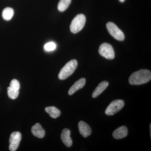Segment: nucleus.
<instances>
[{"mask_svg":"<svg viewBox=\"0 0 151 151\" xmlns=\"http://www.w3.org/2000/svg\"><path fill=\"white\" fill-rule=\"evenodd\" d=\"M109 83L108 81H103L98 84L96 89L93 92L92 94V97L93 98H96L100 95L108 87Z\"/></svg>","mask_w":151,"mask_h":151,"instance_id":"13","label":"nucleus"},{"mask_svg":"<svg viewBox=\"0 0 151 151\" xmlns=\"http://www.w3.org/2000/svg\"><path fill=\"white\" fill-rule=\"evenodd\" d=\"M32 132L34 136L38 138H42L45 135V132L40 124L37 123L32 128Z\"/></svg>","mask_w":151,"mask_h":151,"instance_id":"12","label":"nucleus"},{"mask_svg":"<svg viewBox=\"0 0 151 151\" xmlns=\"http://www.w3.org/2000/svg\"><path fill=\"white\" fill-rule=\"evenodd\" d=\"M151 73L147 69H141L132 73L129 78V82L132 85H140L150 81Z\"/></svg>","mask_w":151,"mask_h":151,"instance_id":"1","label":"nucleus"},{"mask_svg":"<svg viewBox=\"0 0 151 151\" xmlns=\"http://www.w3.org/2000/svg\"><path fill=\"white\" fill-rule=\"evenodd\" d=\"M78 128L80 134L84 137H87L92 133L91 128L88 124L83 121L79 122Z\"/></svg>","mask_w":151,"mask_h":151,"instance_id":"8","label":"nucleus"},{"mask_svg":"<svg viewBox=\"0 0 151 151\" xmlns=\"http://www.w3.org/2000/svg\"><path fill=\"white\" fill-rule=\"evenodd\" d=\"M100 55L108 59H113L115 58V52L113 47L107 43L101 45L99 49Z\"/></svg>","mask_w":151,"mask_h":151,"instance_id":"6","label":"nucleus"},{"mask_svg":"<svg viewBox=\"0 0 151 151\" xmlns=\"http://www.w3.org/2000/svg\"><path fill=\"white\" fill-rule=\"evenodd\" d=\"M78 65V63L75 59L68 62L60 71L58 78L60 80H64L72 75Z\"/></svg>","mask_w":151,"mask_h":151,"instance_id":"2","label":"nucleus"},{"mask_svg":"<svg viewBox=\"0 0 151 151\" xmlns=\"http://www.w3.org/2000/svg\"><path fill=\"white\" fill-rule=\"evenodd\" d=\"M14 15L13 9L10 7H6L4 9L2 12L3 18L6 21H9L12 18Z\"/></svg>","mask_w":151,"mask_h":151,"instance_id":"15","label":"nucleus"},{"mask_svg":"<svg viewBox=\"0 0 151 151\" xmlns=\"http://www.w3.org/2000/svg\"><path fill=\"white\" fill-rule=\"evenodd\" d=\"M22 135L19 132H14L11 134L9 139V149L11 151H15L18 148L21 140Z\"/></svg>","mask_w":151,"mask_h":151,"instance_id":"7","label":"nucleus"},{"mask_svg":"<svg viewBox=\"0 0 151 151\" xmlns=\"http://www.w3.org/2000/svg\"><path fill=\"white\" fill-rule=\"evenodd\" d=\"M124 102L123 100H116L111 102L105 110V114L112 116L121 111L124 107Z\"/></svg>","mask_w":151,"mask_h":151,"instance_id":"5","label":"nucleus"},{"mask_svg":"<svg viewBox=\"0 0 151 151\" xmlns=\"http://www.w3.org/2000/svg\"><path fill=\"white\" fill-rule=\"evenodd\" d=\"M56 48V44L53 42H47L44 45V49L45 51L50 52L54 50Z\"/></svg>","mask_w":151,"mask_h":151,"instance_id":"18","label":"nucleus"},{"mask_svg":"<svg viewBox=\"0 0 151 151\" xmlns=\"http://www.w3.org/2000/svg\"><path fill=\"white\" fill-rule=\"evenodd\" d=\"M85 84H86V79H85V78H80V79L76 81L70 87L69 91H68V94L70 95H72L76 92L83 88Z\"/></svg>","mask_w":151,"mask_h":151,"instance_id":"9","label":"nucleus"},{"mask_svg":"<svg viewBox=\"0 0 151 151\" xmlns=\"http://www.w3.org/2000/svg\"><path fill=\"white\" fill-rule=\"evenodd\" d=\"M108 32L114 38L119 41H123L125 39V36L123 32L116 24L112 22H109L106 24Z\"/></svg>","mask_w":151,"mask_h":151,"instance_id":"4","label":"nucleus"},{"mask_svg":"<svg viewBox=\"0 0 151 151\" xmlns=\"http://www.w3.org/2000/svg\"><path fill=\"white\" fill-rule=\"evenodd\" d=\"M45 111L49 114L50 117L53 119L58 118L60 115V111L58 108L53 106L47 107L45 108Z\"/></svg>","mask_w":151,"mask_h":151,"instance_id":"14","label":"nucleus"},{"mask_svg":"<svg viewBox=\"0 0 151 151\" xmlns=\"http://www.w3.org/2000/svg\"><path fill=\"white\" fill-rule=\"evenodd\" d=\"M119 1H120L121 2L123 3L124 2V1H125V0H119Z\"/></svg>","mask_w":151,"mask_h":151,"instance_id":"20","label":"nucleus"},{"mask_svg":"<svg viewBox=\"0 0 151 151\" xmlns=\"http://www.w3.org/2000/svg\"><path fill=\"white\" fill-rule=\"evenodd\" d=\"M71 2V0H60L58 6V9L60 12H64L67 9Z\"/></svg>","mask_w":151,"mask_h":151,"instance_id":"16","label":"nucleus"},{"mask_svg":"<svg viewBox=\"0 0 151 151\" xmlns=\"http://www.w3.org/2000/svg\"><path fill=\"white\" fill-rule=\"evenodd\" d=\"M128 129L125 126H122L116 129L113 134V137L117 139L126 137L128 134Z\"/></svg>","mask_w":151,"mask_h":151,"instance_id":"11","label":"nucleus"},{"mask_svg":"<svg viewBox=\"0 0 151 151\" xmlns=\"http://www.w3.org/2000/svg\"><path fill=\"white\" fill-rule=\"evenodd\" d=\"M70 131L65 129L63 130L61 134V140L66 147H70L72 145V141L70 137Z\"/></svg>","mask_w":151,"mask_h":151,"instance_id":"10","label":"nucleus"},{"mask_svg":"<svg viewBox=\"0 0 151 151\" xmlns=\"http://www.w3.org/2000/svg\"><path fill=\"white\" fill-rule=\"evenodd\" d=\"M10 87L13 89H16V90H19L20 87V86L19 82L17 79H13L11 81L10 84Z\"/></svg>","mask_w":151,"mask_h":151,"instance_id":"19","label":"nucleus"},{"mask_svg":"<svg viewBox=\"0 0 151 151\" xmlns=\"http://www.w3.org/2000/svg\"><path fill=\"white\" fill-rule=\"evenodd\" d=\"M86 17L83 14L77 15L71 22L70 30L73 33H77L80 32L85 25Z\"/></svg>","mask_w":151,"mask_h":151,"instance_id":"3","label":"nucleus"},{"mask_svg":"<svg viewBox=\"0 0 151 151\" xmlns=\"http://www.w3.org/2000/svg\"><path fill=\"white\" fill-rule=\"evenodd\" d=\"M7 94L10 98L15 99L18 96L19 91V90L13 89L9 86L7 88Z\"/></svg>","mask_w":151,"mask_h":151,"instance_id":"17","label":"nucleus"}]
</instances>
